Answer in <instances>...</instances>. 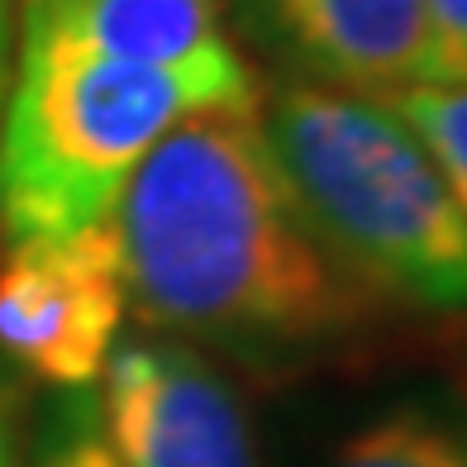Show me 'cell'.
Instances as JSON below:
<instances>
[{
	"label": "cell",
	"mask_w": 467,
	"mask_h": 467,
	"mask_svg": "<svg viewBox=\"0 0 467 467\" xmlns=\"http://www.w3.org/2000/svg\"><path fill=\"white\" fill-rule=\"evenodd\" d=\"M110 229L148 329L253 368H306L377 320L286 196L258 110L182 119L134 167Z\"/></svg>",
	"instance_id": "1"
},
{
	"label": "cell",
	"mask_w": 467,
	"mask_h": 467,
	"mask_svg": "<svg viewBox=\"0 0 467 467\" xmlns=\"http://www.w3.org/2000/svg\"><path fill=\"white\" fill-rule=\"evenodd\" d=\"M258 105V72L115 57L19 5L0 100V229L25 244L105 224L134 167L182 119Z\"/></svg>",
	"instance_id": "2"
},
{
	"label": "cell",
	"mask_w": 467,
	"mask_h": 467,
	"mask_svg": "<svg viewBox=\"0 0 467 467\" xmlns=\"http://www.w3.org/2000/svg\"><path fill=\"white\" fill-rule=\"evenodd\" d=\"M258 124L301 220L377 306L467 315V215L387 100L282 81Z\"/></svg>",
	"instance_id": "3"
},
{
	"label": "cell",
	"mask_w": 467,
	"mask_h": 467,
	"mask_svg": "<svg viewBox=\"0 0 467 467\" xmlns=\"http://www.w3.org/2000/svg\"><path fill=\"white\" fill-rule=\"evenodd\" d=\"M130 310L110 220L10 244L0 263V353L57 391H87L119 348Z\"/></svg>",
	"instance_id": "4"
},
{
	"label": "cell",
	"mask_w": 467,
	"mask_h": 467,
	"mask_svg": "<svg viewBox=\"0 0 467 467\" xmlns=\"http://www.w3.org/2000/svg\"><path fill=\"white\" fill-rule=\"evenodd\" d=\"M96 415L124 467H258V434L234 381L182 338L115 348Z\"/></svg>",
	"instance_id": "5"
},
{
	"label": "cell",
	"mask_w": 467,
	"mask_h": 467,
	"mask_svg": "<svg viewBox=\"0 0 467 467\" xmlns=\"http://www.w3.org/2000/svg\"><path fill=\"white\" fill-rule=\"evenodd\" d=\"M234 15L296 81L391 96L424 72V0H234Z\"/></svg>",
	"instance_id": "6"
},
{
	"label": "cell",
	"mask_w": 467,
	"mask_h": 467,
	"mask_svg": "<svg viewBox=\"0 0 467 467\" xmlns=\"http://www.w3.org/2000/svg\"><path fill=\"white\" fill-rule=\"evenodd\" d=\"M87 44L186 72H253L224 0H19Z\"/></svg>",
	"instance_id": "7"
},
{
	"label": "cell",
	"mask_w": 467,
	"mask_h": 467,
	"mask_svg": "<svg viewBox=\"0 0 467 467\" xmlns=\"http://www.w3.org/2000/svg\"><path fill=\"white\" fill-rule=\"evenodd\" d=\"M325 467H467V424L430 406H396L338 439Z\"/></svg>",
	"instance_id": "8"
},
{
	"label": "cell",
	"mask_w": 467,
	"mask_h": 467,
	"mask_svg": "<svg viewBox=\"0 0 467 467\" xmlns=\"http://www.w3.org/2000/svg\"><path fill=\"white\" fill-rule=\"evenodd\" d=\"M387 100L391 110L406 119V130L424 143V153L434 158L449 196L467 215V87H439V81H410Z\"/></svg>",
	"instance_id": "9"
},
{
	"label": "cell",
	"mask_w": 467,
	"mask_h": 467,
	"mask_svg": "<svg viewBox=\"0 0 467 467\" xmlns=\"http://www.w3.org/2000/svg\"><path fill=\"white\" fill-rule=\"evenodd\" d=\"M29 467H124V462L100 430L96 400L81 391H67L38 424Z\"/></svg>",
	"instance_id": "10"
},
{
	"label": "cell",
	"mask_w": 467,
	"mask_h": 467,
	"mask_svg": "<svg viewBox=\"0 0 467 467\" xmlns=\"http://www.w3.org/2000/svg\"><path fill=\"white\" fill-rule=\"evenodd\" d=\"M420 81L467 87V0H424V72Z\"/></svg>",
	"instance_id": "11"
},
{
	"label": "cell",
	"mask_w": 467,
	"mask_h": 467,
	"mask_svg": "<svg viewBox=\"0 0 467 467\" xmlns=\"http://www.w3.org/2000/svg\"><path fill=\"white\" fill-rule=\"evenodd\" d=\"M0 467H15V430H10V406L0 391Z\"/></svg>",
	"instance_id": "12"
},
{
	"label": "cell",
	"mask_w": 467,
	"mask_h": 467,
	"mask_svg": "<svg viewBox=\"0 0 467 467\" xmlns=\"http://www.w3.org/2000/svg\"><path fill=\"white\" fill-rule=\"evenodd\" d=\"M0 53H5V0H0Z\"/></svg>",
	"instance_id": "13"
}]
</instances>
